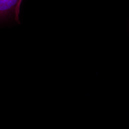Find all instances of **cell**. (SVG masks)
Wrapping results in <instances>:
<instances>
[{
  "mask_svg": "<svg viewBox=\"0 0 129 129\" xmlns=\"http://www.w3.org/2000/svg\"><path fill=\"white\" fill-rule=\"evenodd\" d=\"M23 0H0V22L13 19L20 24V6Z\"/></svg>",
  "mask_w": 129,
  "mask_h": 129,
  "instance_id": "cell-1",
  "label": "cell"
}]
</instances>
